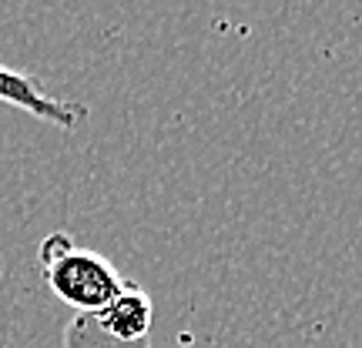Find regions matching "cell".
Returning a JSON list of instances; mask_svg holds the SVG:
<instances>
[{"mask_svg": "<svg viewBox=\"0 0 362 348\" xmlns=\"http://www.w3.org/2000/svg\"><path fill=\"white\" fill-rule=\"evenodd\" d=\"M37 258L44 268V282L51 284L54 295L84 315L104 311L131 284L104 255L90 248H78L64 232L47 234L40 241Z\"/></svg>", "mask_w": 362, "mask_h": 348, "instance_id": "cell-1", "label": "cell"}, {"mask_svg": "<svg viewBox=\"0 0 362 348\" xmlns=\"http://www.w3.org/2000/svg\"><path fill=\"white\" fill-rule=\"evenodd\" d=\"M0 101L24 111V114L37 117L44 124H51L57 131H74L84 124L88 117V107L74 101H61V97H51L47 90L37 84V78L30 74H21L13 67L0 64Z\"/></svg>", "mask_w": 362, "mask_h": 348, "instance_id": "cell-2", "label": "cell"}, {"mask_svg": "<svg viewBox=\"0 0 362 348\" xmlns=\"http://www.w3.org/2000/svg\"><path fill=\"white\" fill-rule=\"evenodd\" d=\"M94 322H98V328L104 335L117 338L124 345L144 342L148 332H151V325H155V301L138 284H128L107 308L94 315Z\"/></svg>", "mask_w": 362, "mask_h": 348, "instance_id": "cell-3", "label": "cell"}]
</instances>
